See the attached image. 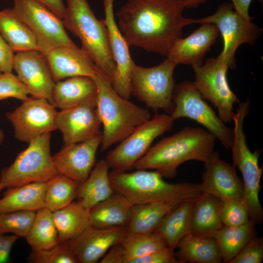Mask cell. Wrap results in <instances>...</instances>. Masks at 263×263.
<instances>
[{
	"mask_svg": "<svg viewBox=\"0 0 263 263\" xmlns=\"http://www.w3.org/2000/svg\"><path fill=\"white\" fill-rule=\"evenodd\" d=\"M48 7L61 19L66 11V5L63 0H36Z\"/></svg>",
	"mask_w": 263,
	"mask_h": 263,
	"instance_id": "46",
	"label": "cell"
},
{
	"mask_svg": "<svg viewBox=\"0 0 263 263\" xmlns=\"http://www.w3.org/2000/svg\"><path fill=\"white\" fill-rule=\"evenodd\" d=\"M220 213L221 222L225 226H240L250 220L247 209L241 200L221 201Z\"/></svg>",
	"mask_w": 263,
	"mask_h": 263,
	"instance_id": "39",
	"label": "cell"
},
{
	"mask_svg": "<svg viewBox=\"0 0 263 263\" xmlns=\"http://www.w3.org/2000/svg\"><path fill=\"white\" fill-rule=\"evenodd\" d=\"M221 201L207 193H202L193 202L190 233L197 236L213 237L223 224L220 218Z\"/></svg>",
	"mask_w": 263,
	"mask_h": 263,
	"instance_id": "26",
	"label": "cell"
},
{
	"mask_svg": "<svg viewBox=\"0 0 263 263\" xmlns=\"http://www.w3.org/2000/svg\"><path fill=\"white\" fill-rule=\"evenodd\" d=\"M51 132L39 135L17 155L0 174V192L4 188L47 182L58 174L50 151Z\"/></svg>",
	"mask_w": 263,
	"mask_h": 263,
	"instance_id": "7",
	"label": "cell"
},
{
	"mask_svg": "<svg viewBox=\"0 0 263 263\" xmlns=\"http://www.w3.org/2000/svg\"><path fill=\"white\" fill-rule=\"evenodd\" d=\"M25 239L32 251L50 248L59 243L53 213L46 207L36 211Z\"/></svg>",
	"mask_w": 263,
	"mask_h": 263,
	"instance_id": "35",
	"label": "cell"
},
{
	"mask_svg": "<svg viewBox=\"0 0 263 263\" xmlns=\"http://www.w3.org/2000/svg\"><path fill=\"white\" fill-rule=\"evenodd\" d=\"M216 137L200 128L187 127L164 138L134 164L136 169H152L167 178L174 177L177 168L189 160L205 162L214 152Z\"/></svg>",
	"mask_w": 263,
	"mask_h": 263,
	"instance_id": "2",
	"label": "cell"
},
{
	"mask_svg": "<svg viewBox=\"0 0 263 263\" xmlns=\"http://www.w3.org/2000/svg\"><path fill=\"white\" fill-rule=\"evenodd\" d=\"M56 124V130L62 134L64 145L84 142L98 134L102 124L96 98L57 112Z\"/></svg>",
	"mask_w": 263,
	"mask_h": 263,
	"instance_id": "15",
	"label": "cell"
},
{
	"mask_svg": "<svg viewBox=\"0 0 263 263\" xmlns=\"http://www.w3.org/2000/svg\"><path fill=\"white\" fill-rule=\"evenodd\" d=\"M102 138L101 132L85 141L64 145L52 155L57 173L80 183L84 182L96 163V153Z\"/></svg>",
	"mask_w": 263,
	"mask_h": 263,
	"instance_id": "19",
	"label": "cell"
},
{
	"mask_svg": "<svg viewBox=\"0 0 263 263\" xmlns=\"http://www.w3.org/2000/svg\"><path fill=\"white\" fill-rule=\"evenodd\" d=\"M193 23L216 25L224 42L223 50L219 56L229 63L230 68L234 67L235 55L239 47L244 44L254 45L263 33V29L252 20L239 16L232 3L223 2L218 5L216 11L211 15L192 19Z\"/></svg>",
	"mask_w": 263,
	"mask_h": 263,
	"instance_id": "13",
	"label": "cell"
},
{
	"mask_svg": "<svg viewBox=\"0 0 263 263\" xmlns=\"http://www.w3.org/2000/svg\"><path fill=\"white\" fill-rule=\"evenodd\" d=\"M263 260V239L252 237L229 263H261Z\"/></svg>",
	"mask_w": 263,
	"mask_h": 263,
	"instance_id": "41",
	"label": "cell"
},
{
	"mask_svg": "<svg viewBox=\"0 0 263 263\" xmlns=\"http://www.w3.org/2000/svg\"><path fill=\"white\" fill-rule=\"evenodd\" d=\"M235 11L243 18L252 20L253 18L249 14V9L252 0H231Z\"/></svg>",
	"mask_w": 263,
	"mask_h": 263,
	"instance_id": "45",
	"label": "cell"
},
{
	"mask_svg": "<svg viewBox=\"0 0 263 263\" xmlns=\"http://www.w3.org/2000/svg\"><path fill=\"white\" fill-rule=\"evenodd\" d=\"M0 33L14 52L38 50L34 33L12 8L0 11Z\"/></svg>",
	"mask_w": 263,
	"mask_h": 263,
	"instance_id": "29",
	"label": "cell"
},
{
	"mask_svg": "<svg viewBox=\"0 0 263 263\" xmlns=\"http://www.w3.org/2000/svg\"><path fill=\"white\" fill-rule=\"evenodd\" d=\"M13 69L32 96L45 98L51 103L55 82L43 54L38 50L17 53L14 57Z\"/></svg>",
	"mask_w": 263,
	"mask_h": 263,
	"instance_id": "17",
	"label": "cell"
},
{
	"mask_svg": "<svg viewBox=\"0 0 263 263\" xmlns=\"http://www.w3.org/2000/svg\"><path fill=\"white\" fill-rule=\"evenodd\" d=\"M132 205L124 196L115 192L89 210L91 226L107 228L128 225Z\"/></svg>",
	"mask_w": 263,
	"mask_h": 263,
	"instance_id": "24",
	"label": "cell"
},
{
	"mask_svg": "<svg viewBox=\"0 0 263 263\" xmlns=\"http://www.w3.org/2000/svg\"><path fill=\"white\" fill-rule=\"evenodd\" d=\"M19 238L13 234H0V263L8 261L12 247Z\"/></svg>",
	"mask_w": 263,
	"mask_h": 263,
	"instance_id": "44",
	"label": "cell"
},
{
	"mask_svg": "<svg viewBox=\"0 0 263 263\" xmlns=\"http://www.w3.org/2000/svg\"><path fill=\"white\" fill-rule=\"evenodd\" d=\"M4 139V133L3 131L0 129V145H1Z\"/></svg>",
	"mask_w": 263,
	"mask_h": 263,
	"instance_id": "48",
	"label": "cell"
},
{
	"mask_svg": "<svg viewBox=\"0 0 263 263\" xmlns=\"http://www.w3.org/2000/svg\"><path fill=\"white\" fill-rule=\"evenodd\" d=\"M31 93L26 86L12 72L0 75V101L14 98L22 101L27 100Z\"/></svg>",
	"mask_w": 263,
	"mask_h": 263,
	"instance_id": "40",
	"label": "cell"
},
{
	"mask_svg": "<svg viewBox=\"0 0 263 263\" xmlns=\"http://www.w3.org/2000/svg\"><path fill=\"white\" fill-rule=\"evenodd\" d=\"M0 33V72H12L14 54Z\"/></svg>",
	"mask_w": 263,
	"mask_h": 263,
	"instance_id": "43",
	"label": "cell"
},
{
	"mask_svg": "<svg viewBox=\"0 0 263 263\" xmlns=\"http://www.w3.org/2000/svg\"><path fill=\"white\" fill-rule=\"evenodd\" d=\"M174 121L170 114L156 112L153 117L139 126L108 153L105 160L109 168L119 171L131 170L147 152L153 141L172 129Z\"/></svg>",
	"mask_w": 263,
	"mask_h": 263,
	"instance_id": "12",
	"label": "cell"
},
{
	"mask_svg": "<svg viewBox=\"0 0 263 263\" xmlns=\"http://www.w3.org/2000/svg\"><path fill=\"white\" fill-rule=\"evenodd\" d=\"M185 8H196L209 0H180Z\"/></svg>",
	"mask_w": 263,
	"mask_h": 263,
	"instance_id": "47",
	"label": "cell"
},
{
	"mask_svg": "<svg viewBox=\"0 0 263 263\" xmlns=\"http://www.w3.org/2000/svg\"><path fill=\"white\" fill-rule=\"evenodd\" d=\"M13 9L34 33L38 50L44 55L60 46H77L67 34L62 19L36 0H13Z\"/></svg>",
	"mask_w": 263,
	"mask_h": 263,
	"instance_id": "9",
	"label": "cell"
},
{
	"mask_svg": "<svg viewBox=\"0 0 263 263\" xmlns=\"http://www.w3.org/2000/svg\"><path fill=\"white\" fill-rule=\"evenodd\" d=\"M178 205L163 202L132 205L127 232H152L165 215Z\"/></svg>",
	"mask_w": 263,
	"mask_h": 263,
	"instance_id": "34",
	"label": "cell"
},
{
	"mask_svg": "<svg viewBox=\"0 0 263 263\" xmlns=\"http://www.w3.org/2000/svg\"><path fill=\"white\" fill-rule=\"evenodd\" d=\"M175 255L179 263H219L222 262L217 244L213 237H204L191 233L178 243Z\"/></svg>",
	"mask_w": 263,
	"mask_h": 263,
	"instance_id": "30",
	"label": "cell"
},
{
	"mask_svg": "<svg viewBox=\"0 0 263 263\" xmlns=\"http://www.w3.org/2000/svg\"><path fill=\"white\" fill-rule=\"evenodd\" d=\"M175 251L169 247L157 250L134 258L129 263H179Z\"/></svg>",
	"mask_w": 263,
	"mask_h": 263,
	"instance_id": "42",
	"label": "cell"
},
{
	"mask_svg": "<svg viewBox=\"0 0 263 263\" xmlns=\"http://www.w3.org/2000/svg\"><path fill=\"white\" fill-rule=\"evenodd\" d=\"M205 172L199 184L202 193L211 194L220 201L242 200L243 181L238 176L235 167L222 160L214 151L204 163Z\"/></svg>",
	"mask_w": 263,
	"mask_h": 263,
	"instance_id": "18",
	"label": "cell"
},
{
	"mask_svg": "<svg viewBox=\"0 0 263 263\" xmlns=\"http://www.w3.org/2000/svg\"><path fill=\"white\" fill-rule=\"evenodd\" d=\"M53 213L59 243L73 240L91 226L89 210L77 201Z\"/></svg>",
	"mask_w": 263,
	"mask_h": 263,
	"instance_id": "31",
	"label": "cell"
},
{
	"mask_svg": "<svg viewBox=\"0 0 263 263\" xmlns=\"http://www.w3.org/2000/svg\"><path fill=\"white\" fill-rule=\"evenodd\" d=\"M57 113L46 99L32 96L7 112L6 117L13 126L15 137L29 143L39 135L56 130Z\"/></svg>",
	"mask_w": 263,
	"mask_h": 263,
	"instance_id": "14",
	"label": "cell"
},
{
	"mask_svg": "<svg viewBox=\"0 0 263 263\" xmlns=\"http://www.w3.org/2000/svg\"><path fill=\"white\" fill-rule=\"evenodd\" d=\"M65 28L77 37L96 68L110 80L116 69L104 19L95 17L87 0H65Z\"/></svg>",
	"mask_w": 263,
	"mask_h": 263,
	"instance_id": "5",
	"label": "cell"
},
{
	"mask_svg": "<svg viewBox=\"0 0 263 263\" xmlns=\"http://www.w3.org/2000/svg\"><path fill=\"white\" fill-rule=\"evenodd\" d=\"M255 223L251 219L237 226L223 225L213 235L223 262L229 263L248 241L256 235Z\"/></svg>",
	"mask_w": 263,
	"mask_h": 263,
	"instance_id": "32",
	"label": "cell"
},
{
	"mask_svg": "<svg viewBox=\"0 0 263 263\" xmlns=\"http://www.w3.org/2000/svg\"><path fill=\"white\" fill-rule=\"evenodd\" d=\"M109 169L105 160L98 161L88 178L78 186L76 199L89 210L115 193L110 180Z\"/></svg>",
	"mask_w": 263,
	"mask_h": 263,
	"instance_id": "27",
	"label": "cell"
},
{
	"mask_svg": "<svg viewBox=\"0 0 263 263\" xmlns=\"http://www.w3.org/2000/svg\"><path fill=\"white\" fill-rule=\"evenodd\" d=\"M92 77L97 87L96 106L103 126L100 145L103 151L124 139L151 117L148 109L120 96L110 79L97 68Z\"/></svg>",
	"mask_w": 263,
	"mask_h": 263,
	"instance_id": "4",
	"label": "cell"
},
{
	"mask_svg": "<svg viewBox=\"0 0 263 263\" xmlns=\"http://www.w3.org/2000/svg\"><path fill=\"white\" fill-rule=\"evenodd\" d=\"M193 200L184 202L169 211L153 231L166 246L176 249L179 242L190 233L191 214Z\"/></svg>",
	"mask_w": 263,
	"mask_h": 263,
	"instance_id": "28",
	"label": "cell"
},
{
	"mask_svg": "<svg viewBox=\"0 0 263 263\" xmlns=\"http://www.w3.org/2000/svg\"><path fill=\"white\" fill-rule=\"evenodd\" d=\"M180 0H127L115 16L129 46L168 56L183 29L191 24Z\"/></svg>",
	"mask_w": 263,
	"mask_h": 263,
	"instance_id": "1",
	"label": "cell"
},
{
	"mask_svg": "<svg viewBox=\"0 0 263 263\" xmlns=\"http://www.w3.org/2000/svg\"><path fill=\"white\" fill-rule=\"evenodd\" d=\"M114 0H103L106 24L109 34L111 52L116 65L115 73L111 78L112 85L121 97L129 99L131 76L134 62L129 51V45L120 31L114 13Z\"/></svg>",
	"mask_w": 263,
	"mask_h": 263,
	"instance_id": "16",
	"label": "cell"
},
{
	"mask_svg": "<svg viewBox=\"0 0 263 263\" xmlns=\"http://www.w3.org/2000/svg\"><path fill=\"white\" fill-rule=\"evenodd\" d=\"M172 101L174 108L170 115L174 120L185 117L195 121L207 129L226 149H230L233 130L226 126L192 82L186 80L175 84Z\"/></svg>",
	"mask_w": 263,
	"mask_h": 263,
	"instance_id": "11",
	"label": "cell"
},
{
	"mask_svg": "<svg viewBox=\"0 0 263 263\" xmlns=\"http://www.w3.org/2000/svg\"><path fill=\"white\" fill-rule=\"evenodd\" d=\"M47 181L7 188L0 199V213L15 211L36 212L44 207Z\"/></svg>",
	"mask_w": 263,
	"mask_h": 263,
	"instance_id": "25",
	"label": "cell"
},
{
	"mask_svg": "<svg viewBox=\"0 0 263 263\" xmlns=\"http://www.w3.org/2000/svg\"><path fill=\"white\" fill-rule=\"evenodd\" d=\"M96 85L92 77L77 76L55 82L51 103L60 110L96 98Z\"/></svg>",
	"mask_w": 263,
	"mask_h": 263,
	"instance_id": "23",
	"label": "cell"
},
{
	"mask_svg": "<svg viewBox=\"0 0 263 263\" xmlns=\"http://www.w3.org/2000/svg\"><path fill=\"white\" fill-rule=\"evenodd\" d=\"M35 211H15L0 213V234L27 236L33 224Z\"/></svg>",
	"mask_w": 263,
	"mask_h": 263,
	"instance_id": "37",
	"label": "cell"
},
{
	"mask_svg": "<svg viewBox=\"0 0 263 263\" xmlns=\"http://www.w3.org/2000/svg\"><path fill=\"white\" fill-rule=\"evenodd\" d=\"M229 63L219 56L209 57L203 64L192 66L194 86L203 97L214 105L225 123H231L234 105L240 101L230 89L227 79Z\"/></svg>",
	"mask_w": 263,
	"mask_h": 263,
	"instance_id": "10",
	"label": "cell"
},
{
	"mask_svg": "<svg viewBox=\"0 0 263 263\" xmlns=\"http://www.w3.org/2000/svg\"><path fill=\"white\" fill-rule=\"evenodd\" d=\"M1 73L0 72V75Z\"/></svg>",
	"mask_w": 263,
	"mask_h": 263,
	"instance_id": "49",
	"label": "cell"
},
{
	"mask_svg": "<svg viewBox=\"0 0 263 263\" xmlns=\"http://www.w3.org/2000/svg\"><path fill=\"white\" fill-rule=\"evenodd\" d=\"M28 260L32 263H78L67 243H59L47 249L32 251Z\"/></svg>",
	"mask_w": 263,
	"mask_h": 263,
	"instance_id": "38",
	"label": "cell"
},
{
	"mask_svg": "<svg viewBox=\"0 0 263 263\" xmlns=\"http://www.w3.org/2000/svg\"><path fill=\"white\" fill-rule=\"evenodd\" d=\"M127 232V227L99 228L90 226L75 239L67 242L78 263H95L100 261Z\"/></svg>",
	"mask_w": 263,
	"mask_h": 263,
	"instance_id": "20",
	"label": "cell"
},
{
	"mask_svg": "<svg viewBox=\"0 0 263 263\" xmlns=\"http://www.w3.org/2000/svg\"><path fill=\"white\" fill-rule=\"evenodd\" d=\"M177 65L169 57L151 67L134 63L131 76V96L155 112L161 109L170 115L174 108L172 101L175 85L173 74Z\"/></svg>",
	"mask_w": 263,
	"mask_h": 263,
	"instance_id": "8",
	"label": "cell"
},
{
	"mask_svg": "<svg viewBox=\"0 0 263 263\" xmlns=\"http://www.w3.org/2000/svg\"></svg>",
	"mask_w": 263,
	"mask_h": 263,
	"instance_id": "50",
	"label": "cell"
},
{
	"mask_svg": "<svg viewBox=\"0 0 263 263\" xmlns=\"http://www.w3.org/2000/svg\"><path fill=\"white\" fill-rule=\"evenodd\" d=\"M55 82L77 76L92 77L97 68L90 55L78 46H60L45 55Z\"/></svg>",
	"mask_w": 263,
	"mask_h": 263,
	"instance_id": "21",
	"label": "cell"
},
{
	"mask_svg": "<svg viewBox=\"0 0 263 263\" xmlns=\"http://www.w3.org/2000/svg\"><path fill=\"white\" fill-rule=\"evenodd\" d=\"M109 177L114 192L132 205L154 202L179 205L195 200L202 193L199 184L170 183L155 170L136 169L133 172L112 170Z\"/></svg>",
	"mask_w": 263,
	"mask_h": 263,
	"instance_id": "3",
	"label": "cell"
},
{
	"mask_svg": "<svg viewBox=\"0 0 263 263\" xmlns=\"http://www.w3.org/2000/svg\"><path fill=\"white\" fill-rule=\"evenodd\" d=\"M216 25L202 23L185 38H180L173 44L167 57L177 64L191 65L203 63L206 53L215 43L219 34Z\"/></svg>",
	"mask_w": 263,
	"mask_h": 263,
	"instance_id": "22",
	"label": "cell"
},
{
	"mask_svg": "<svg viewBox=\"0 0 263 263\" xmlns=\"http://www.w3.org/2000/svg\"><path fill=\"white\" fill-rule=\"evenodd\" d=\"M113 246L120 263H129L134 258L168 247L162 239L153 232H127L122 240Z\"/></svg>",
	"mask_w": 263,
	"mask_h": 263,
	"instance_id": "33",
	"label": "cell"
},
{
	"mask_svg": "<svg viewBox=\"0 0 263 263\" xmlns=\"http://www.w3.org/2000/svg\"><path fill=\"white\" fill-rule=\"evenodd\" d=\"M250 109L249 100L239 105L233 121L234 128L230 149L231 150L233 165L240 170L244 188L242 202L248 211L250 219L255 224H261L263 221V210L259 194L263 169L259 166V157L261 153L257 149L251 151L249 149L244 131V122Z\"/></svg>",
	"mask_w": 263,
	"mask_h": 263,
	"instance_id": "6",
	"label": "cell"
},
{
	"mask_svg": "<svg viewBox=\"0 0 263 263\" xmlns=\"http://www.w3.org/2000/svg\"><path fill=\"white\" fill-rule=\"evenodd\" d=\"M80 183L58 173L47 181L44 197V207L55 212L76 198Z\"/></svg>",
	"mask_w": 263,
	"mask_h": 263,
	"instance_id": "36",
	"label": "cell"
}]
</instances>
